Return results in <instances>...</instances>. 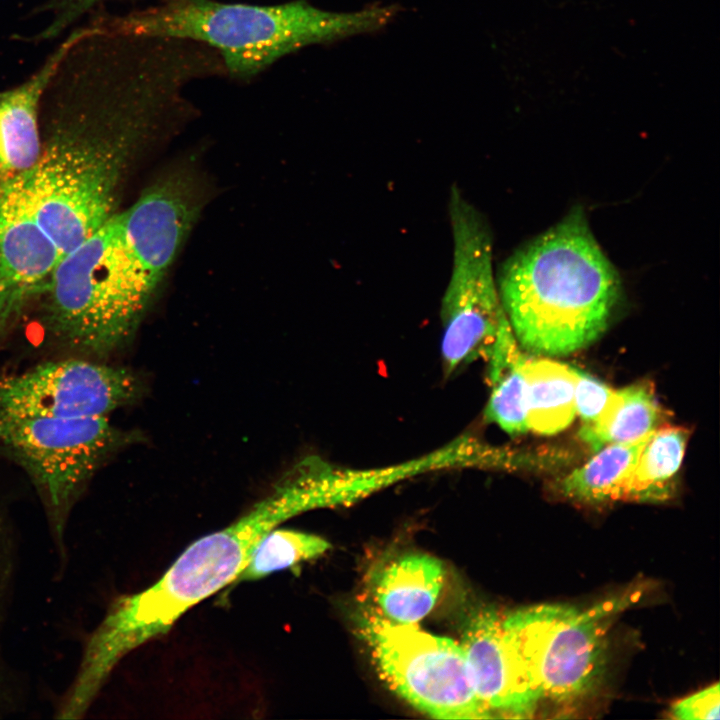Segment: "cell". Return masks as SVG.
<instances>
[{"label": "cell", "instance_id": "obj_1", "mask_svg": "<svg viewBox=\"0 0 720 720\" xmlns=\"http://www.w3.org/2000/svg\"><path fill=\"white\" fill-rule=\"evenodd\" d=\"M226 77L212 48L187 39L115 31L97 19L73 38L42 94L41 153L0 184L63 257L118 212L140 152L196 114V82Z\"/></svg>", "mask_w": 720, "mask_h": 720}, {"label": "cell", "instance_id": "obj_2", "mask_svg": "<svg viewBox=\"0 0 720 720\" xmlns=\"http://www.w3.org/2000/svg\"><path fill=\"white\" fill-rule=\"evenodd\" d=\"M183 244L169 223L118 211L57 264L40 296L45 328L83 355L111 353L136 331Z\"/></svg>", "mask_w": 720, "mask_h": 720}, {"label": "cell", "instance_id": "obj_3", "mask_svg": "<svg viewBox=\"0 0 720 720\" xmlns=\"http://www.w3.org/2000/svg\"><path fill=\"white\" fill-rule=\"evenodd\" d=\"M305 511L301 491L285 481L227 527L193 542L153 585L115 599L85 642L71 694L83 702L96 700L128 653L166 633L187 610L235 582L260 540Z\"/></svg>", "mask_w": 720, "mask_h": 720}, {"label": "cell", "instance_id": "obj_4", "mask_svg": "<svg viewBox=\"0 0 720 720\" xmlns=\"http://www.w3.org/2000/svg\"><path fill=\"white\" fill-rule=\"evenodd\" d=\"M497 287L519 345L550 356L598 339L621 293L619 275L580 209L516 251Z\"/></svg>", "mask_w": 720, "mask_h": 720}, {"label": "cell", "instance_id": "obj_5", "mask_svg": "<svg viewBox=\"0 0 720 720\" xmlns=\"http://www.w3.org/2000/svg\"><path fill=\"white\" fill-rule=\"evenodd\" d=\"M392 15V9L384 7L327 11L305 0L274 5L159 0L126 14L98 18L116 31L202 43L219 54L227 77L248 81L286 55L379 29Z\"/></svg>", "mask_w": 720, "mask_h": 720}, {"label": "cell", "instance_id": "obj_6", "mask_svg": "<svg viewBox=\"0 0 720 720\" xmlns=\"http://www.w3.org/2000/svg\"><path fill=\"white\" fill-rule=\"evenodd\" d=\"M640 594L632 591L588 609L543 603L502 614L505 635L542 700L571 702L598 687L610 620Z\"/></svg>", "mask_w": 720, "mask_h": 720}, {"label": "cell", "instance_id": "obj_7", "mask_svg": "<svg viewBox=\"0 0 720 720\" xmlns=\"http://www.w3.org/2000/svg\"><path fill=\"white\" fill-rule=\"evenodd\" d=\"M127 438L107 417L0 415V446L25 470L44 505L58 561L69 516L104 459Z\"/></svg>", "mask_w": 720, "mask_h": 720}, {"label": "cell", "instance_id": "obj_8", "mask_svg": "<svg viewBox=\"0 0 720 720\" xmlns=\"http://www.w3.org/2000/svg\"><path fill=\"white\" fill-rule=\"evenodd\" d=\"M359 632L390 688L436 719H487L472 685L460 643L390 621L378 610L359 616Z\"/></svg>", "mask_w": 720, "mask_h": 720}, {"label": "cell", "instance_id": "obj_9", "mask_svg": "<svg viewBox=\"0 0 720 720\" xmlns=\"http://www.w3.org/2000/svg\"><path fill=\"white\" fill-rule=\"evenodd\" d=\"M448 213L452 270L440 310L446 375L487 358L504 316L493 271L492 237L484 217L456 185L449 192Z\"/></svg>", "mask_w": 720, "mask_h": 720}, {"label": "cell", "instance_id": "obj_10", "mask_svg": "<svg viewBox=\"0 0 720 720\" xmlns=\"http://www.w3.org/2000/svg\"><path fill=\"white\" fill-rule=\"evenodd\" d=\"M140 392L139 379L126 368L84 359L50 361L0 375V415L107 417Z\"/></svg>", "mask_w": 720, "mask_h": 720}, {"label": "cell", "instance_id": "obj_11", "mask_svg": "<svg viewBox=\"0 0 720 720\" xmlns=\"http://www.w3.org/2000/svg\"><path fill=\"white\" fill-rule=\"evenodd\" d=\"M460 645L474 690L492 717L534 716L542 699L505 635L501 613L492 608L473 613Z\"/></svg>", "mask_w": 720, "mask_h": 720}, {"label": "cell", "instance_id": "obj_12", "mask_svg": "<svg viewBox=\"0 0 720 720\" xmlns=\"http://www.w3.org/2000/svg\"><path fill=\"white\" fill-rule=\"evenodd\" d=\"M61 258L36 220L0 196V343L43 294Z\"/></svg>", "mask_w": 720, "mask_h": 720}, {"label": "cell", "instance_id": "obj_13", "mask_svg": "<svg viewBox=\"0 0 720 720\" xmlns=\"http://www.w3.org/2000/svg\"><path fill=\"white\" fill-rule=\"evenodd\" d=\"M72 38L73 32L24 82L0 91V184L30 170L40 157L42 94Z\"/></svg>", "mask_w": 720, "mask_h": 720}, {"label": "cell", "instance_id": "obj_14", "mask_svg": "<svg viewBox=\"0 0 720 720\" xmlns=\"http://www.w3.org/2000/svg\"><path fill=\"white\" fill-rule=\"evenodd\" d=\"M444 582L442 563L427 554H409L388 564L377 579L378 612L390 621L417 624L434 608Z\"/></svg>", "mask_w": 720, "mask_h": 720}, {"label": "cell", "instance_id": "obj_15", "mask_svg": "<svg viewBox=\"0 0 720 720\" xmlns=\"http://www.w3.org/2000/svg\"><path fill=\"white\" fill-rule=\"evenodd\" d=\"M520 347L504 314L494 344L485 359L490 386L485 418L511 435L528 430L524 372L528 357Z\"/></svg>", "mask_w": 720, "mask_h": 720}, {"label": "cell", "instance_id": "obj_16", "mask_svg": "<svg viewBox=\"0 0 720 720\" xmlns=\"http://www.w3.org/2000/svg\"><path fill=\"white\" fill-rule=\"evenodd\" d=\"M662 412L648 384H634L613 391L605 408L579 436L593 451L612 443L641 439L658 428Z\"/></svg>", "mask_w": 720, "mask_h": 720}, {"label": "cell", "instance_id": "obj_17", "mask_svg": "<svg viewBox=\"0 0 720 720\" xmlns=\"http://www.w3.org/2000/svg\"><path fill=\"white\" fill-rule=\"evenodd\" d=\"M524 372L528 430L552 435L567 428L576 415L572 366L528 357Z\"/></svg>", "mask_w": 720, "mask_h": 720}, {"label": "cell", "instance_id": "obj_18", "mask_svg": "<svg viewBox=\"0 0 720 720\" xmlns=\"http://www.w3.org/2000/svg\"><path fill=\"white\" fill-rule=\"evenodd\" d=\"M688 431L681 427H658L643 447L622 487L619 500L661 502L672 496Z\"/></svg>", "mask_w": 720, "mask_h": 720}, {"label": "cell", "instance_id": "obj_19", "mask_svg": "<svg viewBox=\"0 0 720 720\" xmlns=\"http://www.w3.org/2000/svg\"><path fill=\"white\" fill-rule=\"evenodd\" d=\"M651 434L636 441L603 446L588 462L563 478L561 493L569 499L592 504L619 500L622 487Z\"/></svg>", "mask_w": 720, "mask_h": 720}, {"label": "cell", "instance_id": "obj_20", "mask_svg": "<svg viewBox=\"0 0 720 720\" xmlns=\"http://www.w3.org/2000/svg\"><path fill=\"white\" fill-rule=\"evenodd\" d=\"M330 544L314 534L273 529L257 544L235 582L254 581L322 555Z\"/></svg>", "mask_w": 720, "mask_h": 720}, {"label": "cell", "instance_id": "obj_21", "mask_svg": "<svg viewBox=\"0 0 720 720\" xmlns=\"http://www.w3.org/2000/svg\"><path fill=\"white\" fill-rule=\"evenodd\" d=\"M576 414L583 425L593 423L605 408L614 390L594 376L572 366Z\"/></svg>", "mask_w": 720, "mask_h": 720}, {"label": "cell", "instance_id": "obj_22", "mask_svg": "<svg viewBox=\"0 0 720 720\" xmlns=\"http://www.w3.org/2000/svg\"><path fill=\"white\" fill-rule=\"evenodd\" d=\"M108 0H48L40 8V12L50 13L49 24L41 31L44 39L59 36L90 9Z\"/></svg>", "mask_w": 720, "mask_h": 720}, {"label": "cell", "instance_id": "obj_23", "mask_svg": "<svg viewBox=\"0 0 720 720\" xmlns=\"http://www.w3.org/2000/svg\"><path fill=\"white\" fill-rule=\"evenodd\" d=\"M720 687L715 683L687 696L671 707V716L679 720H712L720 718Z\"/></svg>", "mask_w": 720, "mask_h": 720}]
</instances>
